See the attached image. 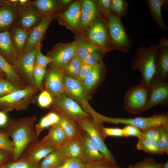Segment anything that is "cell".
<instances>
[{
  "mask_svg": "<svg viewBox=\"0 0 168 168\" xmlns=\"http://www.w3.org/2000/svg\"><path fill=\"white\" fill-rule=\"evenodd\" d=\"M36 120V115L16 119H11L3 126V130L13 142L12 161L18 160L28 146L38 139L35 129Z\"/></svg>",
  "mask_w": 168,
  "mask_h": 168,
  "instance_id": "6da1fadb",
  "label": "cell"
},
{
  "mask_svg": "<svg viewBox=\"0 0 168 168\" xmlns=\"http://www.w3.org/2000/svg\"><path fill=\"white\" fill-rule=\"evenodd\" d=\"M39 91L35 86H27L0 97V109L6 113L26 110L34 103Z\"/></svg>",
  "mask_w": 168,
  "mask_h": 168,
  "instance_id": "7a4b0ae2",
  "label": "cell"
},
{
  "mask_svg": "<svg viewBox=\"0 0 168 168\" xmlns=\"http://www.w3.org/2000/svg\"><path fill=\"white\" fill-rule=\"evenodd\" d=\"M105 15L109 37L113 49L127 52L132 46L133 41L128 34L121 19L111 11Z\"/></svg>",
  "mask_w": 168,
  "mask_h": 168,
  "instance_id": "3957f363",
  "label": "cell"
},
{
  "mask_svg": "<svg viewBox=\"0 0 168 168\" xmlns=\"http://www.w3.org/2000/svg\"><path fill=\"white\" fill-rule=\"evenodd\" d=\"M157 45L148 47L142 45L138 48L136 57L132 63L133 69L139 71L142 74L141 83L149 87L155 75V60Z\"/></svg>",
  "mask_w": 168,
  "mask_h": 168,
  "instance_id": "277c9868",
  "label": "cell"
},
{
  "mask_svg": "<svg viewBox=\"0 0 168 168\" xmlns=\"http://www.w3.org/2000/svg\"><path fill=\"white\" fill-rule=\"evenodd\" d=\"M101 122L134 126L142 131L153 127H157L168 125V114L162 113L147 117H137L133 118H113L102 115Z\"/></svg>",
  "mask_w": 168,
  "mask_h": 168,
  "instance_id": "5b68a950",
  "label": "cell"
},
{
  "mask_svg": "<svg viewBox=\"0 0 168 168\" xmlns=\"http://www.w3.org/2000/svg\"><path fill=\"white\" fill-rule=\"evenodd\" d=\"M149 87L141 83L130 87L124 97V107L128 112L135 114L145 111L149 98Z\"/></svg>",
  "mask_w": 168,
  "mask_h": 168,
  "instance_id": "8992f818",
  "label": "cell"
},
{
  "mask_svg": "<svg viewBox=\"0 0 168 168\" xmlns=\"http://www.w3.org/2000/svg\"><path fill=\"white\" fill-rule=\"evenodd\" d=\"M53 99V103L50 107L52 110L61 112L78 123L90 118L89 114L65 93Z\"/></svg>",
  "mask_w": 168,
  "mask_h": 168,
  "instance_id": "52a82bcc",
  "label": "cell"
},
{
  "mask_svg": "<svg viewBox=\"0 0 168 168\" xmlns=\"http://www.w3.org/2000/svg\"><path fill=\"white\" fill-rule=\"evenodd\" d=\"M79 124L81 129L88 134L91 140L100 152L106 159L115 161L113 155L104 142L105 138L101 130L103 126L102 123L89 118Z\"/></svg>",
  "mask_w": 168,
  "mask_h": 168,
  "instance_id": "ba28073f",
  "label": "cell"
},
{
  "mask_svg": "<svg viewBox=\"0 0 168 168\" xmlns=\"http://www.w3.org/2000/svg\"><path fill=\"white\" fill-rule=\"evenodd\" d=\"M41 44L28 52L18 56L16 58L15 66L21 77L27 86H35L33 71L38 47Z\"/></svg>",
  "mask_w": 168,
  "mask_h": 168,
  "instance_id": "9c48e42d",
  "label": "cell"
},
{
  "mask_svg": "<svg viewBox=\"0 0 168 168\" xmlns=\"http://www.w3.org/2000/svg\"><path fill=\"white\" fill-rule=\"evenodd\" d=\"M76 41L67 44H57L48 54L47 56L53 60L50 66L64 70L71 60L76 55Z\"/></svg>",
  "mask_w": 168,
  "mask_h": 168,
  "instance_id": "30bf717a",
  "label": "cell"
},
{
  "mask_svg": "<svg viewBox=\"0 0 168 168\" xmlns=\"http://www.w3.org/2000/svg\"><path fill=\"white\" fill-rule=\"evenodd\" d=\"M65 93L72 99L81 103L86 112L92 111L88 103L89 92L84 86L82 80L64 76Z\"/></svg>",
  "mask_w": 168,
  "mask_h": 168,
  "instance_id": "8fae6325",
  "label": "cell"
},
{
  "mask_svg": "<svg viewBox=\"0 0 168 168\" xmlns=\"http://www.w3.org/2000/svg\"><path fill=\"white\" fill-rule=\"evenodd\" d=\"M149 98L145 111L158 105H166L168 102V79L154 77L149 86Z\"/></svg>",
  "mask_w": 168,
  "mask_h": 168,
  "instance_id": "7c38bea8",
  "label": "cell"
},
{
  "mask_svg": "<svg viewBox=\"0 0 168 168\" xmlns=\"http://www.w3.org/2000/svg\"><path fill=\"white\" fill-rule=\"evenodd\" d=\"M64 70L50 66L46 71L44 79L45 89L53 97L65 93Z\"/></svg>",
  "mask_w": 168,
  "mask_h": 168,
  "instance_id": "4fadbf2b",
  "label": "cell"
},
{
  "mask_svg": "<svg viewBox=\"0 0 168 168\" xmlns=\"http://www.w3.org/2000/svg\"><path fill=\"white\" fill-rule=\"evenodd\" d=\"M105 24L102 20H96L92 24L88 32L91 41L105 52L113 49Z\"/></svg>",
  "mask_w": 168,
  "mask_h": 168,
  "instance_id": "5bb4252c",
  "label": "cell"
},
{
  "mask_svg": "<svg viewBox=\"0 0 168 168\" xmlns=\"http://www.w3.org/2000/svg\"><path fill=\"white\" fill-rule=\"evenodd\" d=\"M56 12L50 13L43 16L40 22L29 32L24 53L28 52L41 43L49 26L56 17Z\"/></svg>",
  "mask_w": 168,
  "mask_h": 168,
  "instance_id": "9a60e30c",
  "label": "cell"
},
{
  "mask_svg": "<svg viewBox=\"0 0 168 168\" xmlns=\"http://www.w3.org/2000/svg\"><path fill=\"white\" fill-rule=\"evenodd\" d=\"M157 45L155 64V77L168 79V39L161 37Z\"/></svg>",
  "mask_w": 168,
  "mask_h": 168,
  "instance_id": "2e32d148",
  "label": "cell"
},
{
  "mask_svg": "<svg viewBox=\"0 0 168 168\" xmlns=\"http://www.w3.org/2000/svg\"><path fill=\"white\" fill-rule=\"evenodd\" d=\"M30 2L27 5L17 8V24L29 32L40 22L43 17Z\"/></svg>",
  "mask_w": 168,
  "mask_h": 168,
  "instance_id": "e0dca14e",
  "label": "cell"
},
{
  "mask_svg": "<svg viewBox=\"0 0 168 168\" xmlns=\"http://www.w3.org/2000/svg\"><path fill=\"white\" fill-rule=\"evenodd\" d=\"M78 137L82 147L81 159L86 164L106 158L100 152L86 132L82 130Z\"/></svg>",
  "mask_w": 168,
  "mask_h": 168,
  "instance_id": "ac0fdd59",
  "label": "cell"
},
{
  "mask_svg": "<svg viewBox=\"0 0 168 168\" xmlns=\"http://www.w3.org/2000/svg\"><path fill=\"white\" fill-rule=\"evenodd\" d=\"M54 150L38 139L28 146L20 157L25 158L39 163L41 160Z\"/></svg>",
  "mask_w": 168,
  "mask_h": 168,
  "instance_id": "d6986e66",
  "label": "cell"
},
{
  "mask_svg": "<svg viewBox=\"0 0 168 168\" xmlns=\"http://www.w3.org/2000/svg\"><path fill=\"white\" fill-rule=\"evenodd\" d=\"M81 4L78 1L73 2L68 8L61 13L57 14L59 21H63L73 29L78 28L80 24Z\"/></svg>",
  "mask_w": 168,
  "mask_h": 168,
  "instance_id": "ffe728a7",
  "label": "cell"
},
{
  "mask_svg": "<svg viewBox=\"0 0 168 168\" xmlns=\"http://www.w3.org/2000/svg\"><path fill=\"white\" fill-rule=\"evenodd\" d=\"M68 138L61 127L57 124L51 126L47 134L40 141L47 147L55 150Z\"/></svg>",
  "mask_w": 168,
  "mask_h": 168,
  "instance_id": "44dd1931",
  "label": "cell"
},
{
  "mask_svg": "<svg viewBox=\"0 0 168 168\" xmlns=\"http://www.w3.org/2000/svg\"><path fill=\"white\" fill-rule=\"evenodd\" d=\"M0 7V30H5L12 26L18 17L17 8L5 1Z\"/></svg>",
  "mask_w": 168,
  "mask_h": 168,
  "instance_id": "7402d4cb",
  "label": "cell"
},
{
  "mask_svg": "<svg viewBox=\"0 0 168 168\" xmlns=\"http://www.w3.org/2000/svg\"><path fill=\"white\" fill-rule=\"evenodd\" d=\"M0 53L10 64L15 65L17 55L8 30L0 31Z\"/></svg>",
  "mask_w": 168,
  "mask_h": 168,
  "instance_id": "603a6c76",
  "label": "cell"
},
{
  "mask_svg": "<svg viewBox=\"0 0 168 168\" xmlns=\"http://www.w3.org/2000/svg\"><path fill=\"white\" fill-rule=\"evenodd\" d=\"M10 33L17 57L24 53L29 32L17 24L12 26Z\"/></svg>",
  "mask_w": 168,
  "mask_h": 168,
  "instance_id": "cb8c5ba5",
  "label": "cell"
},
{
  "mask_svg": "<svg viewBox=\"0 0 168 168\" xmlns=\"http://www.w3.org/2000/svg\"><path fill=\"white\" fill-rule=\"evenodd\" d=\"M0 70L8 81L21 88L27 86L20 75L15 65L10 64L0 53Z\"/></svg>",
  "mask_w": 168,
  "mask_h": 168,
  "instance_id": "d4e9b609",
  "label": "cell"
},
{
  "mask_svg": "<svg viewBox=\"0 0 168 168\" xmlns=\"http://www.w3.org/2000/svg\"><path fill=\"white\" fill-rule=\"evenodd\" d=\"M98 11L94 2L90 0H84L81 4L80 24L84 28L91 25L96 20Z\"/></svg>",
  "mask_w": 168,
  "mask_h": 168,
  "instance_id": "484cf974",
  "label": "cell"
},
{
  "mask_svg": "<svg viewBox=\"0 0 168 168\" xmlns=\"http://www.w3.org/2000/svg\"><path fill=\"white\" fill-rule=\"evenodd\" d=\"M51 111L55 112L59 115L60 119L58 124L62 128L68 138L78 137L82 130L78 123L61 112Z\"/></svg>",
  "mask_w": 168,
  "mask_h": 168,
  "instance_id": "4316f807",
  "label": "cell"
},
{
  "mask_svg": "<svg viewBox=\"0 0 168 168\" xmlns=\"http://www.w3.org/2000/svg\"><path fill=\"white\" fill-rule=\"evenodd\" d=\"M147 4L151 15L158 29L163 31L166 30L167 28L165 25L162 18V8L167 5L166 0H147Z\"/></svg>",
  "mask_w": 168,
  "mask_h": 168,
  "instance_id": "83f0119b",
  "label": "cell"
},
{
  "mask_svg": "<svg viewBox=\"0 0 168 168\" xmlns=\"http://www.w3.org/2000/svg\"><path fill=\"white\" fill-rule=\"evenodd\" d=\"M105 71L104 65L102 62L95 65L89 74L82 81L89 92L93 89L100 82Z\"/></svg>",
  "mask_w": 168,
  "mask_h": 168,
  "instance_id": "f1b7e54d",
  "label": "cell"
},
{
  "mask_svg": "<svg viewBox=\"0 0 168 168\" xmlns=\"http://www.w3.org/2000/svg\"><path fill=\"white\" fill-rule=\"evenodd\" d=\"M58 149L68 158L78 157L81 159L82 147L78 137L68 138Z\"/></svg>",
  "mask_w": 168,
  "mask_h": 168,
  "instance_id": "f546056e",
  "label": "cell"
},
{
  "mask_svg": "<svg viewBox=\"0 0 168 168\" xmlns=\"http://www.w3.org/2000/svg\"><path fill=\"white\" fill-rule=\"evenodd\" d=\"M30 3L42 16L54 12L60 9L58 1L54 0H35L30 1Z\"/></svg>",
  "mask_w": 168,
  "mask_h": 168,
  "instance_id": "4dcf8cb0",
  "label": "cell"
},
{
  "mask_svg": "<svg viewBox=\"0 0 168 168\" xmlns=\"http://www.w3.org/2000/svg\"><path fill=\"white\" fill-rule=\"evenodd\" d=\"M68 159L58 149H55L46 156L43 159L39 168H57L62 165Z\"/></svg>",
  "mask_w": 168,
  "mask_h": 168,
  "instance_id": "1f68e13d",
  "label": "cell"
},
{
  "mask_svg": "<svg viewBox=\"0 0 168 168\" xmlns=\"http://www.w3.org/2000/svg\"><path fill=\"white\" fill-rule=\"evenodd\" d=\"M76 42V55L81 60L93 52L100 49L102 50L91 41L78 40Z\"/></svg>",
  "mask_w": 168,
  "mask_h": 168,
  "instance_id": "d6a6232c",
  "label": "cell"
},
{
  "mask_svg": "<svg viewBox=\"0 0 168 168\" xmlns=\"http://www.w3.org/2000/svg\"><path fill=\"white\" fill-rule=\"evenodd\" d=\"M137 149L143 151L150 154L163 155L164 153L160 150L156 142L142 137L138 138L136 144Z\"/></svg>",
  "mask_w": 168,
  "mask_h": 168,
  "instance_id": "836d02e7",
  "label": "cell"
},
{
  "mask_svg": "<svg viewBox=\"0 0 168 168\" xmlns=\"http://www.w3.org/2000/svg\"><path fill=\"white\" fill-rule=\"evenodd\" d=\"M82 64V60L77 55H75L64 70L65 75L73 78H78Z\"/></svg>",
  "mask_w": 168,
  "mask_h": 168,
  "instance_id": "e575fe53",
  "label": "cell"
},
{
  "mask_svg": "<svg viewBox=\"0 0 168 168\" xmlns=\"http://www.w3.org/2000/svg\"><path fill=\"white\" fill-rule=\"evenodd\" d=\"M39 163L27 159L20 157L15 161H11L0 166V168H39Z\"/></svg>",
  "mask_w": 168,
  "mask_h": 168,
  "instance_id": "d590c367",
  "label": "cell"
},
{
  "mask_svg": "<svg viewBox=\"0 0 168 168\" xmlns=\"http://www.w3.org/2000/svg\"><path fill=\"white\" fill-rule=\"evenodd\" d=\"M110 11L121 19L128 13V3L124 0H111Z\"/></svg>",
  "mask_w": 168,
  "mask_h": 168,
  "instance_id": "8d00e7d4",
  "label": "cell"
},
{
  "mask_svg": "<svg viewBox=\"0 0 168 168\" xmlns=\"http://www.w3.org/2000/svg\"><path fill=\"white\" fill-rule=\"evenodd\" d=\"M160 133L159 138L156 142L160 150L168 154V125L157 127Z\"/></svg>",
  "mask_w": 168,
  "mask_h": 168,
  "instance_id": "74e56055",
  "label": "cell"
},
{
  "mask_svg": "<svg viewBox=\"0 0 168 168\" xmlns=\"http://www.w3.org/2000/svg\"><path fill=\"white\" fill-rule=\"evenodd\" d=\"M46 71V68L38 66L35 64L33 75L35 86L40 91H41L44 89L43 81Z\"/></svg>",
  "mask_w": 168,
  "mask_h": 168,
  "instance_id": "f35d334b",
  "label": "cell"
},
{
  "mask_svg": "<svg viewBox=\"0 0 168 168\" xmlns=\"http://www.w3.org/2000/svg\"><path fill=\"white\" fill-rule=\"evenodd\" d=\"M0 149L13 155L14 149L13 142L3 129H0Z\"/></svg>",
  "mask_w": 168,
  "mask_h": 168,
  "instance_id": "ab89813d",
  "label": "cell"
},
{
  "mask_svg": "<svg viewBox=\"0 0 168 168\" xmlns=\"http://www.w3.org/2000/svg\"><path fill=\"white\" fill-rule=\"evenodd\" d=\"M22 88L0 77V97Z\"/></svg>",
  "mask_w": 168,
  "mask_h": 168,
  "instance_id": "60d3db41",
  "label": "cell"
},
{
  "mask_svg": "<svg viewBox=\"0 0 168 168\" xmlns=\"http://www.w3.org/2000/svg\"><path fill=\"white\" fill-rule=\"evenodd\" d=\"M105 52L100 49L89 54L82 60V64L94 65L102 62V60Z\"/></svg>",
  "mask_w": 168,
  "mask_h": 168,
  "instance_id": "b9f144b4",
  "label": "cell"
},
{
  "mask_svg": "<svg viewBox=\"0 0 168 168\" xmlns=\"http://www.w3.org/2000/svg\"><path fill=\"white\" fill-rule=\"evenodd\" d=\"M118 166L115 161L105 158L86 164L85 168H118Z\"/></svg>",
  "mask_w": 168,
  "mask_h": 168,
  "instance_id": "7bdbcfd3",
  "label": "cell"
},
{
  "mask_svg": "<svg viewBox=\"0 0 168 168\" xmlns=\"http://www.w3.org/2000/svg\"><path fill=\"white\" fill-rule=\"evenodd\" d=\"M37 99L39 106L42 108H49L53 103V97L45 89L41 91Z\"/></svg>",
  "mask_w": 168,
  "mask_h": 168,
  "instance_id": "ee69618b",
  "label": "cell"
},
{
  "mask_svg": "<svg viewBox=\"0 0 168 168\" xmlns=\"http://www.w3.org/2000/svg\"><path fill=\"white\" fill-rule=\"evenodd\" d=\"M162 165L157 163L153 158H147L136 164L130 165L128 168H160Z\"/></svg>",
  "mask_w": 168,
  "mask_h": 168,
  "instance_id": "f6af8a7d",
  "label": "cell"
},
{
  "mask_svg": "<svg viewBox=\"0 0 168 168\" xmlns=\"http://www.w3.org/2000/svg\"><path fill=\"white\" fill-rule=\"evenodd\" d=\"M41 44L39 45L35 58V64L41 67L46 68L48 64H51L53 61L50 57L43 54L41 51Z\"/></svg>",
  "mask_w": 168,
  "mask_h": 168,
  "instance_id": "bcb514c9",
  "label": "cell"
},
{
  "mask_svg": "<svg viewBox=\"0 0 168 168\" xmlns=\"http://www.w3.org/2000/svg\"><path fill=\"white\" fill-rule=\"evenodd\" d=\"M86 164L80 158L72 157L57 168H85Z\"/></svg>",
  "mask_w": 168,
  "mask_h": 168,
  "instance_id": "7dc6e473",
  "label": "cell"
},
{
  "mask_svg": "<svg viewBox=\"0 0 168 168\" xmlns=\"http://www.w3.org/2000/svg\"><path fill=\"white\" fill-rule=\"evenodd\" d=\"M101 130L105 138L107 136L125 137L123 129L119 128H107L103 126Z\"/></svg>",
  "mask_w": 168,
  "mask_h": 168,
  "instance_id": "c3c4849f",
  "label": "cell"
},
{
  "mask_svg": "<svg viewBox=\"0 0 168 168\" xmlns=\"http://www.w3.org/2000/svg\"><path fill=\"white\" fill-rule=\"evenodd\" d=\"M125 137H135L138 139L142 137V131L136 127L130 125H126L123 128Z\"/></svg>",
  "mask_w": 168,
  "mask_h": 168,
  "instance_id": "681fc988",
  "label": "cell"
},
{
  "mask_svg": "<svg viewBox=\"0 0 168 168\" xmlns=\"http://www.w3.org/2000/svg\"><path fill=\"white\" fill-rule=\"evenodd\" d=\"M142 137L151 141L157 142L160 137V133L157 127H153L142 131Z\"/></svg>",
  "mask_w": 168,
  "mask_h": 168,
  "instance_id": "f907efd6",
  "label": "cell"
},
{
  "mask_svg": "<svg viewBox=\"0 0 168 168\" xmlns=\"http://www.w3.org/2000/svg\"><path fill=\"white\" fill-rule=\"evenodd\" d=\"M51 126L50 124L46 115L43 117L40 121L35 124V129L37 135L38 137L44 129Z\"/></svg>",
  "mask_w": 168,
  "mask_h": 168,
  "instance_id": "816d5d0a",
  "label": "cell"
},
{
  "mask_svg": "<svg viewBox=\"0 0 168 168\" xmlns=\"http://www.w3.org/2000/svg\"><path fill=\"white\" fill-rule=\"evenodd\" d=\"M96 2L98 9L105 15L111 11V0H98Z\"/></svg>",
  "mask_w": 168,
  "mask_h": 168,
  "instance_id": "f5cc1de1",
  "label": "cell"
},
{
  "mask_svg": "<svg viewBox=\"0 0 168 168\" xmlns=\"http://www.w3.org/2000/svg\"><path fill=\"white\" fill-rule=\"evenodd\" d=\"M82 64L80 68L78 78L82 80L91 72L94 66Z\"/></svg>",
  "mask_w": 168,
  "mask_h": 168,
  "instance_id": "db71d44e",
  "label": "cell"
},
{
  "mask_svg": "<svg viewBox=\"0 0 168 168\" xmlns=\"http://www.w3.org/2000/svg\"><path fill=\"white\" fill-rule=\"evenodd\" d=\"M12 155L0 149V166L12 161Z\"/></svg>",
  "mask_w": 168,
  "mask_h": 168,
  "instance_id": "11a10c76",
  "label": "cell"
},
{
  "mask_svg": "<svg viewBox=\"0 0 168 168\" xmlns=\"http://www.w3.org/2000/svg\"><path fill=\"white\" fill-rule=\"evenodd\" d=\"M46 115L48 119L51 126L58 124L60 118L58 114L55 112L51 111Z\"/></svg>",
  "mask_w": 168,
  "mask_h": 168,
  "instance_id": "9f6ffc18",
  "label": "cell"
},
{
  "mask_svg": "<svg viewBox=\"0 0 168 168\" xmlns=\"http://www.w3.org/2000/svg\"><path fill=\"white\" fill-rule=\"evenodd\" d=\"M8 121L6 113L2 110L0 111V127L4 126Z\"/></svg>",
  "mask_w": 168,
  "mask_h": 168,
  "instance_id": "6f0895ef",
  "label": "cell"
},
{
  "mask_svg": "<svg viewBox=\"0 0 168 168\" xmlns=\"http://www.w3.org/2000/svg\"><path fill=\"white\" fill-rule=\"evenodd\" d=\"M30 1L28 0H18V5L17 8L19 7L27 5L30 3Z\"/></svg>",
  "mask_w": 168,
  "mask_h": 168,
  "instance_id": "680465c9",
  "label": "cell"
},
{
  "mask_svg": "<svg viewBox=\"0 0 168 168\" xmlns=\"http://www.w3.org/2000/svg\"><path fill=\"white\" fill-rule=\"evenodd\" d=\"M72 2V0H62L58 1L60 5V4H62V5L64 6L67 5L69 4Z\"/></svg>",
  "mask_w": 168,
  "mask_h": 168,
  "instance_id": "91938a15",
  "label": "cell"
},
{
  "mask_svg": "<svg viewBox=\"0 0 168 168\" xmlns=\"http://www.w3.org/2000/svg\"><path fill=\"white\" fill-rule=\"evenodd\" d=\"M160 168H168V162L166 161L164 164H162V165Z\"/></svg>",
  "mask_w": 168,
  "mask_h": 168,
  "instance_id": "94428289",
  "label": "cell"
},
{
  "mask_svg": "<svg viewBox=\"0 0 168 168\" xmlns=\"http://www.w3.org/2000/svg\"><path fill=\"white\" fill-rule=\"evenodd\" d=\"M0 77H5V75L4 73L0 70Z\"/></svg>",
  "mask_w": 168,
  "mask_h": 168,
  "instance_id": "6125c7cd",
  "label": "cell"
},
{
  "mask_svg": "<svg viewBox=\"0 0 168 168\" xmlns=\"http://www.w3.org/2000/svg\"><path fill=\"white\" fill-rule=\"evenodd\" d=\"M3 1L0 0V7L3 3Z\"/></svg>",
  "mask_w": 168,
  "mask_h": 168,
  "instance_id": "be15d7a7",
  "label": "cell"
},
{
  "mask_svg": "<svg viewBox=\"0 0 168 168\" xmlns=\"http://www.w3.org/2000/svg\"><path fill=\"white\" fill-rule=\"evenodd\" d=\"M118 168H121V167H120V166H118Z\"/></svg>",
  "mask_w": 168,
  "mask_h": 168,
  "instance_id": "e7e4bbea",
  "label": "cell"
}]
</instances>
